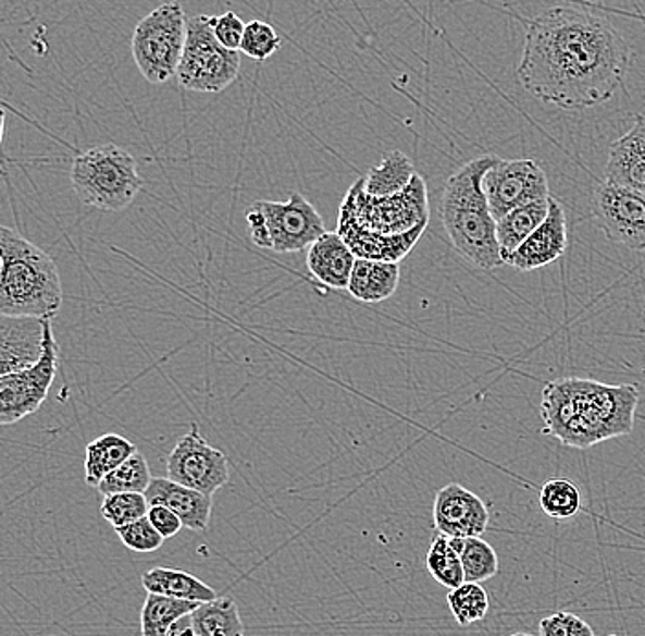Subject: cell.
Here are the masks:
<instances>
[{"label": "cell", "mask_w": 645, "mask_h": 636, "mask_svg": "<svg viewBox=\"0 0 645 636\" xmlns=\"http://www.w3.org/2000/svg\"><path fill=\"white\" fill-rule=\"evenodd\" d=\"M211 28H213L216 41L221 42L222 47L232 50V52H239L246 24L237 13L226 12L211 17Z\"/></svg>", "instance_id": "8d00e7d4"}, {"label": "cell", "mask_w": 645, "mask_h": 636, "mask_svg": "<svg viewBox=\"0 0 645 636\" xmlns=\"http://www.w3.org/2000/svg\"><path fill=\"white\" fill-rule=\"evenodd\" d=\"M497 160L494 155H484L466 162L449 176L441 203V219L454 248L481 270L505 267L494 215L483 189L484 176Z\"/></svg>", "instance_id": "3957f363"}, {"label": "cell", "mask_w": 645, "mask_h": 636, "mask_svg": "<svg viewBox=\"0 0 645 636\" xmlns=\"http://www.w3.org/2000/svg\"><path fill=\"white\" fill-rule=\"evenodd\" d=\"M539 506L553 519H572L582 512V492L570 479H550L541 486Z\"/></svg>", "instance_id": "83f0119b"}, {"label": "cell", "mask_w": 645, "mask_h": 636, "mask_svg": "<svg viewBox=\"0 0 645 636\" xmlns=\"http://www.w3.org/2000/svg\"><path fill=\"white\" fill-rule=\"evenodd\" d=\"M246 222H248V230H250L251 243L256 244L257 248L272 249L266 222L256 208H250V211L246 213Z\"/></svg>", "instance_id": "f35d334b"}, {"label": "cell", "mask_w": 645, "mask_h": 636, "mask_svg": "<svg viewBox=\"0 0 645 636\" xmlns=\"http://www.w3.org/2000/svg\"><path fill=\"white\" fill-rule=\"evenodd\" d=\"M539 636H596V633L582 616L559 611L541 620Z\"/></svg>", "instance_id": "d590c367"}, {"label": "cell", "mask_w": 645, "mask_h": 636, "mask_svg": "<svg viewBox=\"0 0 645 636\" xmlns=\"http://www.w3.org/2000/svg\"><path fill=\"white\" fill-rule=\"evenodd\" d=\"M342 204L349 209L361 230L382 237H398L430 224L427 185L420 174L404 192L385 198L367 195L363 179H358L350 185Z\"/></svg>", "instance_id": "8992f818"}, {"label": "cell", "mask_w": 645, "mask_h": 636, "mask_svg": "<svg viewBox=\"0 0 645 636\" xmlns=\"http://www.w3.org/2000/svg\"><path fill=\"white\" fill-rule=\"evenodd\" d=\"M191 619L198 636H245V624L232 596L198 606Z\"/></svg>", "instance_id": "484cf974"}, {"label": "cell", "mask_w": 645, "mask_h": 636, "mask_svg": "<svg viewBox=\"0 0 645 636\" xmlns=\"http://www.w3.org/2000/svg\"><path fill=\"white\" fill-rule=\"evenodd\" d=\"M165 636H198L195 625H193L191 614H186L181 620H176Z\"/></svg>", "instance_id": "ab89813d"}, {"label": "cell", "mask_w": 645, "mask_h": 636, "mask_svg": "<svg viewBox=\"0 0 645 636\" xmlns=\"http://www.w3.org/2000/svg\"><path fill=\"white\" fill-rule=\"evenodd\" d=\"M151 480V469L147 458L138 452L127 458L120 468L107 475L98 486V490L103 498L116 496V493H146Z\"/></svg>", "instance_id": "f1b7e54d"}, {"label": "cell", "mask_w": 645, "mask_h": 636, "mask_svg": "<svg viewBox=\"0 0 645 636\" xmlns=\"http://www.w3.org/2000/svg\"><path fill=\"white\" fill-rule=\"evenodd\" d=\"M631 47L605 15L587 8H548L526 24L518 77L541 103L583 110L622 87Z\"/></svg>", "instance_id": "6da1fadb"}, {"label": "cell", "mask_w": 645, "mask_h": 636, "mask_svg": "<svg viewBox=\"0 0 645 636\" xmlns=\"http://www.w3.org/2000/svg\"><path fill=\"white\" fill-rule=\"evenodd\" d=\"M149 504L144 493H116V496H107L101 504V515L103 519L112 525V528L127 527L134 521L147 517Z\"/></svg>", "instance_id": "d6a6232c"}, {"label": "cell", "mask_w": 645, "mask_h": 636, "mask_svg": "<svg viewBox=\"0 0 645 636\" xmlns=\"http://www.w3.org/2000/svg\"><path fill=\"white\" fill-rule=\"evenodd\" d=\"M281 47H283V39L272 24L251 21L246 24L239 53H245L246 58L253 61H266L274 53L280 52Z\"/></svg>", "instance_id": "836d02e7"}, {"label": "cell", "mask_w": 645, "mask_h": 636, "mask_svg": "<svg viewBox=\"0 0 645 636\" xmlns=\"http://www.w3.org/2000/svg\"><path fill=\"white\" fill-rule=\"evenodd\" d=\"M4 127H7V112L4 109H0V144L4 139Z\"/></svg>", "instance_id": "60d3db41"}, {"label": "cell", "mask_w": 645, "mask_h": 636, "mask_svg": "<svg viewBox=\"0 0 645 636\" xmlns=\"http://www.w3.org/2000/svg\"><path fill=\"white\" fill-rule=\"evenodd\" d=\"M569 248V227L563 206L550 197L547 219L513 252L506 257L505 265L519 272H532L548 267L563 257Z\"/></svg>", "instance_id": "9a60e30c"}, {"label": "cell", "mask_w": 645, "mask_h": 636, "mask_svg": "<svg viewBox=\"0 0 645 636\" xmlns=\"http://www.w3.org/2000/svg\"><path fill=\"white\" fill-rule=\"evenodd\" d=\"M168 479L213 498L230 480V464L221 450L198 433L197 424H191L189 433L169 453Z\"/></svg>", "instance_id": "8fae6325"}, {"label": "cell", "mask_w": 645, "mask_h": 636, "mask_svg": "<svg viewBox=\"0 0 645 636\" xmlns=\"http://www.w3.org/2000/svg\"><path fill=\"white\" fill-rule=\"evenodd\" d=\"M425 565L436 584L443 585L446 589H457L464 584V571L460 563V555L455 552L449 543V538L443 534H436L431 541L430 550L425 555Z\"/></svg>", "instance_id": "f546056e"}, {"label": "cell", "mask_w": 645, "mask_h": 636, "mask_svg": "<svg viewBox=\"0 0 645 636\" xmlns=\"http://www.w3.org/2000/svg\"><path fill=\"white\" fill-rule=\"evenodd\" d=\"M398 283L400 262L356 259L347 292L356 302L380 303L395 295Z\"/></svg>", "instance_id": "44dd1931"}, {"label": "cell", "mask_w": 645, "mask_h": 636, "mask_svg": "<svg viewBox=\"0 0 645 636\" xmlns=\"http://www.w3.org/2000/svg\"><path fill=\"white\" fill-rule=\"evenodd\" d=\"M239 70L240 53L226 50L216 41L211 15L187 19L186 45L176 72L182 88L193 93H222L239 77Z\"/></svg>", "instance_id": "ba28073f"}, {"label": "cell", "mask_w": 645, "mask_h": 636, "mask_svg": "<svg viewBox=\"0 0 645 636\" xmlns=\"http://www.w3.org/2000/svg\"><path fill=\"white\" fill-rule=\"evenodd\" d=\"M436 530L446 538H483L488 530L489 510L477 493L459 482L441 488L433 503Z\"/></svg>", "instance_id": "5bb4252c"}, {"label": "cell", "mask_w": 645, "mask_h": 636, "mask_svg": "<svg viewBox=\"0 0 645 636\" xmlns=\"http://www.w3.org/2000/svg\"><path fill=\"white\" fill-rule=\"evenodd\" d=\"M411 158L401 151H390L382 158V162L367 173L363 179V189L367 195L376 198L393 197L404 192L407 185L417 176Z\"/></svg>", "instance_id": "d4e9b609"}, {"label": "cell", "mask_w": 645, "mask_h": 636, "mask_svg": "<svg viewBox=\"0 0 645 636\" xmlns=\"http://www.w3.org/2000/svg\"><path fill=\"white\" fill-rule=\"evenodd\" d=\"M548 209H550V197L537 203L524 204L495 222V235H497L503 260L510 257L545 222Z\"/></svg>", "instance_id": "cb8c5ba5"}, {"label": "cell", "mask_w": 645, "mask_h": 636, "mask_svg": "<svg viewBox=\"0 0 645 636\" xmlns=\"http://www.w3.org/2000/svg\"><path fill=\"white\" fill-rule=\"evenodd\" d=\"M71 180L77 198L101 211L127 209L144 187L133 155L114 144L79 152L72 163Z\"/></svg>", "instance_id": "5b68a950"}, {"label": "cell", "mask_w": 645, "mask_h": 636, "mask_svg": "<svg viewBox=\"0 0 645 636\" xmlns=\"http://www.w3.org/2000/svg\"><path fill=\"white\" fill-rule=\"evenodd\" d=\"M59 345L52 321L45 325V348L36 365L0 377V426H12L39 411L58 375Z\"/></svg>", "instance_id": "9c48e42d"}, {"label": "cell", "mask_w": 645, "mask_h": 636, "mask_svg": "<svg viewBox=\"0 0 645 636\" xmlns=\"http://www.w3.org/2000/svg\"><path fill=\"white\" fill-rule=\"evenodd\" d=\"M141 585L147 595L165 596L181 602L208 603L216 600L215 590L202 579L176 568L157 567L141 576Z\"/></svg>", "instance_id": "7402d4cb"}, {"label": "cell", "mask_w": 645, "mask_h": 636, "mask_svg": "<svg viewBox=\"0 0 645 636\" xmlns=\"http://www.w3.org/2000/svg\"><path fill=\"white\" fill-rule=\"evenodd\" d=\"M609 636H625V635H609Z\"/></svg>", "instance_id": "7bdbcfd3"}, {"label": "cell", "mask_w": 645, "mask_h": 636, "mask_svg": "<svg viewBox=\"0 0 645 636\" xmlns=\"http://www.w3.org/2000/svg\"><path fill=\"white\" fill-rule=\"evenodd\" d=\"M134 453H138V448L122 435L107 433L94 439L85 450V482L98 488L107 475L120 468Z\"/></svg>", "instance_id": "603a6c76"}, {"label": "cell", "mask_w": 645, "mask_h": 636, "mask_svg": "<svg viewBox=\"0 0 645 636\" xmlns=\"http://www.w3.org/2000/svg\"><path fill=\"white\" fill-rule=\"evenodd\" d=\"M355 262L352 249L336 232L321 235L307 255V267L312 278L334 290H347Z\"/></svg>", "instance_id": "ffe728a7"}, {"label": "cell", "mask_w": 645, "mask_h": 636, "mask_svg": "<svg viewBox=\"0 0 645 636\" xmlns=\"http://www.w3.org/2000/svg\"><path fill=\"white\" fill-rule=\"evenodd\" d=\"M425 228L427 227L417 228L413 232L406 233V235H398V237H382V235H376V233L361 230L356 224L352 213L342 204L336 233L352 249L356 259L400 262L414 248V244L419 243L422 233L425 232Z\"/></svg>", "instance_id": "e0dca14e"}, {"label": "cell", "mask_w": 645, "mask_h": 636, "mask_svg": "<svg viewBox=\"0 0 645 636\" xmlns=\"http://www.w3.org/2000/svg\"><path fill=\"white\" fill-rule=\"evenodd\" d=\"M47 319L0 316V377L32 367L45 348Z\"/></svg>", "instance_id": "2e32d148"}, {"label": "cell", "mask_w": 645, "mask_h": 636, "mask_svg": "<svg viewBox=\"0 0 645 636\" xmlns=\"http://www.w3.org/2000/svg\"><path fill=\"white\" fill-rule=\"evenodd\" d=\"M640 391L634 383L558 378L541 394V433L565 448L588 450L633 433Z\"/></svg>", "instance_id": "7a4b0ae2"}, {"label": "cell", "mask_w": 645, "mask_h": 636, "mask_svg": "<svg viewBox=\"0 0 645 636\" xmlns=\"http://www.w3.org/2000/svg\"><path fill=\"white\" fill-rule=\"evenodd\" d=\"M186 13L178 2L154 8L136 24L131 50L147 82L163 85L176 76L186 45Z\"/></svg>", "instance_id": "52a82bcc"}, {"label": "cell", "mask_w": 645, "mask_h": 636, "mask_svg": "<svg viewBox=\"0 0 645 636\" xmlns=\"http://www.w3.org/2000/svg\"><path fill=\"white\" fill-rule=\"evenodd\" d=\"M495 222L524 204L550 197L547 173L535 160H497L483 180Z\"/></svg>", "instance_id": "7c38bea8"}, {"label": "cell", "mask_w": 645, "mask_h": 636, "mask_svg": "<svg viewBox=\"0 0 645 636\" xmlns=\"http://www.w3.org/2000/svg\"><path fill=\"white\" fill-rule=\"evenodd\" d=\"M605 182L645 195V118H634L633 127L610 145Z\"/></svg>", "instance_id": "d6986e66"}, {"label": "cell", "mask_w": 645, "mask_h": 636, "mask_svg": "<svg viewBox=\"0 0 645 636\" xmlns=\"http://www.w3.org/2000/svg\"><path fill=\"white\" fill-rule=\"evenodd\" d=\"M508 636H537V635H532V633H513V635H508Z\"/></svg>", "instance_id": "b9f144b4"}, {"label": "cell", "mask_w": 645, "mask_h": 636, "mask_svg": "<svg viewBox=\"0 0 645 636\" xmlns=\"http://www.w3.org/2000/svg\"><path fill=\"white\" fill-rule=\"evenodd\" d=\"M61 303L63 284L55 260L0 224V316L52 321Z\"/></svg>", "instance_id": "277c9868"}, {"label": "cell", "mask_w": 645, "mask_h": 636, "mask_svg": "<svg viewBox=\"0 0 645 636\" xmlns=\"http://www.w3.org/2000/svg\"><path fill=\"white\" fill-rule=\"evenodd\" d=\"M202 603L181 602L165 596L147 595L140 613L141 636H165L171 625L191 614Z\"/></svg>", "instance_id": "4316f807"}, {"label": "cell", "mask_w": 645, "mask_h": 636, "mask_svg": "<svg viewBox=\"0 0 645 636\" xmlns=\"http://www.w3.org/2000/svg\"><path fill=\"white\" fill-rule=\"evenodd\" d=\"M147 519L151 521L152 527L157 528L163 539L175 538L184 528L182 521L165 506H149Z\"/></svg>", "instance_id": "74e56055"}, {"label": "cell", "mask_w": 645, "mask_h": 636, "mask_svg": "<svg viewBox=\"0 0 645 636\" xmlns=\"http://www.w3.org/2000/svg\"><path fill=\"white\" fill-rule=\"evenodd\" d=\"M591 208L596 227L610 243L645 254V195L601 182Z\"/></svg>", "instance_id": "4fadbf2b"}, {"label": "cell", "mask_w": 645, "mask_h": 636, "mask_svg": "<svg viewBox=\"0 0 645 636\" xmlns=\"http://www.w3.org/2000/svg\"><path fill=\"white\" fill-rule=\"evenodd\" d=\"M460 563L468 584H484L499 574V555L483 538L464 539Z\"/></svg>", "instance_id": "4dcf8cb0"}, {"label": "cell", "mask_w": 645, "mask_h": 636, "mask_svg": "<svg viewBox=\"0 0 645 636\" xmlns=\"http://www.w3.org/2000/svg\"><path fill=\"white\" fill-rule=\"evenodd\" d=\"M117 538L122 539V543L127 549L134 550V552H154V550L162 547L165 539L158 534L157 528L152 527L151 521L147 517L134 521L127 527L116 528Z\"/></svg>", "instance_id": "e575fe53"}, {"label": "cell", "mask_w": 645, "mask_h": 636, "mask_svg": "<svg viewBox=\"0 0 645 636\" xmlns=\"http://www.w3.org/2000/svg\"><path fill=\"white\" fill-rule=\"evenodd\" d=\"M149 506H165L182 521L184 528L193 533H203L210 525L213 512V498L176 485L168 477H154L144 493Z\"/></svg>", "instance_id": "ac0fdd59"}, {"label": "cell", "mask_w": 645, "mask_h": 636, "mask_svg": "<svg viewBox=\"0 0 645 636\" xmlns=\"http://www.w3.org/2000/svg\"><path fill=\"white\" fill-rule=\"evenodd\" d=\"M449 611L457 624L468 627L486 619L489 611V596L481 584H464L448 592Z\"/></svg>", "instance_id": "1f68e13d"}, {"label": "cell", "mask_w": 645, "mask_h": 636, "mask_svg": "<svg viewBox=\"0 0 645 636\" xmlns=\"http://www.w3.org/2000/svg\"><path fill=\"white\" fill-rule=\"evenodd\" d=\"M251 208H256L266 222L275 254L302 252L326 233L325 220L301 193L292 192L285 203L257 200Z\"/></svg>", "instance_id": "30bf717a"}]
</instances>
